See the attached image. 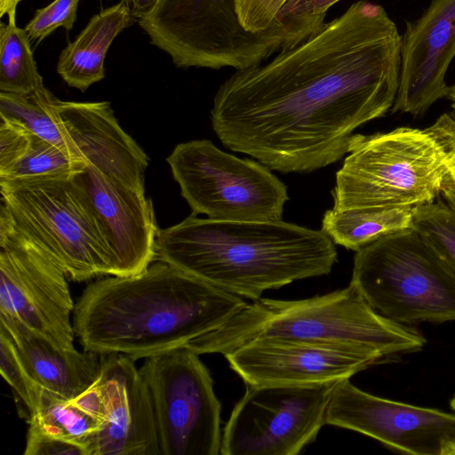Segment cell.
Returning a JSON list of instances; mask_svg holds the SVG:
<instances>
[{"instance_id": "obj_25", "label": "cell", "mask_w": 455, "mask_h": 455, "mask_svg": "<svg viewBox=\"0 0 455 455\" xmlns=\"http://www.w3.org/2000/svg\"><path fill=\"white\" fill-rule=\"evenodd\" d=\"M416 231L455 275V208L441 196L414 208Z\"/></svg>"}, {"instance_id": "obj_12", "label": "cell", "mask_w": 455, "mask_h": 455, "mask_svg": "<svg viewBox=\"0 0 455 455\" xmlns=\"http://www.w3.org/2000/svg\"><path fill=\"white\" fill-rule=\"evenodd\" d=\"M64 271L0 207V313L63 348H74L75 305Z\"/></svg>"}, {"instance_id": "obj_32", "label": "cell", "mask_w": 455, "mask_h": 455, "mask_svg": "<svg viewBox=\"0 0 455 455\" xmlns=\"http://www.w3.org/2000/svg\"><path fill=\"white\" fill-rule=\"evenodd\" d=\"M428 128L443 148L446 181L455 185V114L443 113Z\"/></svg>"}, {"instance_id": "obj_13", "label": "cell", "mask_w": 455, "mask_h": 455, "mask_svg": "<svg viewBox=\"0 0 455 455\" xmlns=\"http://www.w3.org/2000/svg\"><path fill=\"white\" fill-rule=\"evenodd\" d=\"M325 423L358 432L408 454L455 455V412L376 396L349 379L334 384Z\"/></svg>"}, {"instance_id": "obj_5", "label": "cell", "mask_w": 455, "mask_h": 455, "mask_svg": "<svg viewBox=\"0 0 455 455\" xmlns=\"http://www.w3.org/2000/svg\"><path fill=\"white\" fill-rule=\"evenodd\" d=\"M446 180L443 150L428 127L356 133L336 172L332 209L414 208L440 196Z\"/></svg>"}, {"instance_id": "obj_1", "label": "cell", "mask_w": 455, "mask_h": 455, "mask_svg": "<svg viewBox=\"0 0 455 455\" xmlns=\"http://www.w3.org/2000/svg\"><path fill=\"white\" fill-rule=\"evenodd\" d=\"M402 36L383 6L360 0L267 62L218 89L212 129L271 171L305 173L347 154L354 132L395 103Z\"/></svg>"}, {"instance_id": "obj_3", "label": "cell", "mask_w": 455, "mask_h": 455, "mask_svg": "<svg viewBox=\"0 0 455 455\" xmlns=\"http://www.w3.org/2000/svg\"><path fill=\"white\" fill-rule=\"evenodd\" d=\"M156 260L256 300L267 290L328 275L338 253L322 229L283 220L222 221L191 214L159 229Z\"/></svg>"}, {"instance_id": "obj_2", "label": "cell", "mask_w": 455, "mask_h": 455, "mask_svg": "<svg viewBox=\"0 0 455 455\" xmlns=\"http://www.w3.org/2000/svg\"><path fill=\"white\" fill-rule=\"evenodd\" d=\"M246 301L168 263L90 283L75 305L84 350L134 361L186 347L225 323Z\"/></svg>"}, {"instance_id": "obj_17", "label": "cell", "mask_w": 455, "mask_h": 455, "mask_svg": "<svg viewBox=\"0 0 455 455\" xmlns=\"http://www.w3.org/2000/svg\"><path fill=\"white\" fill-rule=\"evenodd\" d=\"M100 358L104 419L92 455H161L151 398L135 361L116 353Z\"/></svg>"}, {"instance_id": "obj_9", "label": "cell", "mask_w": 455, "mask_h": 455, "mask_svg": "<svg viewBox=\"0 0 455 455\" xmlns=\"http://www.w3.org/2000/svg\"><path fill=\"white\" fill-rule=\"evenodd\" d=\"M138 21L151 44L178 68L239 70L266 61L283 47L273 36L245 31L235 0H159Z\"/></svg>"}, {"instance_id": "obj_11", "label": "cell", "mask_w": 455, "mask_h": 455, "mask_svg": "<svg viewBox=\"0 0 455 455\" xmlns=\"http://www.w3.org/2000/svg\"><path fill=\"white\" fill-rule=\"evenodd\" d=\"M246 384L224 427L221 455H297L325 423L334 384Z\"/></svg>"}, {"instance_id": "obj_15", "label": "cell", "mask_w": 455, "mask_h": 455, "mask_svg": "<svg viewBox=\"0 0 455 455\" xmlns=\"http://www.w3.org/2000/svg\"><path fill=\"white\" fill-rule=\"evenodd\" d=\"M74 177L112 251L116 275L145 270L156 260L160 229L151 199L93 166H86Z\"/></svg>"}, {"instance_id": "obj_36", "label": "cell", "mask_w": 455, "mask_h": 455, "mask_svg": "<svg viewBox=\"0 0 455 455\" xmlns=\"http://www.w3.org/2000/svg\"><path fill=\"white\" fill-rule=\"evenodd\" d=\"M446 99L451 101V107L455 114V84L449 86V91Z\"/></svg>"}, {"instance_id": "obj_28", "label": "cell", "mask_w": 455, "mask_h": 455, "mask_svg": "<svg viewBox=\"0 0 455 455\" xmlns=\"http://www.w3.org/2000/svg\"><path fill=\"white\" fill-rule=\"evenodd\" d=\"M0 371L29 411L33 414L38 406L41 387L28 373L20 361L12 342L0 329Z\"/></svg>"}, {"instance_id": "obj_27", "label": "cell", "mask_w": 455, "mask_h": 455, "mask_svg": "<svg viewBox=\"0 0 455 455\" xmlns=\"http://www.w3.org/2000/svg\"><path fill=\"white\" fill-rule=\"evenodd\" d=\"M288 2L289 0H235L239 24L249 33L268 34L282 40L283 49L294 46L298 43L278 22L280 13Z\"/></svg>"}, {"instance_id": "obj_21", "label": "cell", "mask_w": 455, "mask_h": 455, "mask_svg": "<svg viewBox=\"0 0 455 455\" xmlns=\"http://www.w3.org/2000/svg\"><path fill=\"white\" fill-rule=\"evenodd\" d=\"M414 208L354 211L331 208L324 212L321 229L335 244L357 251L383 236L411 228Z\"/></svg>"}, {"instance_id": "obj_37", "label": "cell", "mask_w": 455, "mask_h": 455, "mask_svg": "<svg viewBox=\"0 0 455 455\" xmlns=\"http://www.w3.org/2000/svg\"><path fill=\"white\" fill-rule=\"evenodd\" d=\"M451 407L453 410V411L455 412V395L453 396V398L451 401Z\"/></svg>"}, {"instance_id": "obj_20", "label": "cell", "mask_w": 455, "mask_h": 455, "mask_svg": "<svg viewBox=\"0 0 455 455\" xmlns=\"http://www.w3.org/2000/svg\"><path fill=\"white\" fill-rule=\"evenodd\" d=\"M134 20L122 0L92 17L60 52L58 74L68 86L81 92L103 79L104 60L111 43Z\"/></svg>"}, {"instance_id": "obj_34", "label": "cell", "mask_w": 455, "mask_h": 455, "mask_svg": "<svg viewBox=\"0 0 455 455\" xmlns=\"http://www.w3.org/2000/svg\"><path fill=\"white\" fill-rule=\"evenodd\" d=\"M21 0H0V17L4 14L8 16V20H15L16 7Z\"/></svg>"}, {"instance_id": "obj_6", "label": "cell", "mask_w": 455, "mask_h": 455, "mask_svg": "<svg viewBox=\"0 0 455 455\" xmlns=\"http://www.w3.org/2000/svg\"><path fill=\"white\" fill-rule=\"evenodd\" d=\"M74 176L0 180L1 203L68 280L116 275L112 251Z\"/></svg>"}, {"instance_id": "obj_26", "label": "cell", "mask_w": 455, "mask_h": 455, "mask_svg": "<svg viewBox=\"0 0 455 455\" xmlns=\"http://www.w3.org/2000/svg\"><path fill=\"white\" fill-rule=\"evenodd\" d=\"M85 167V164L76 161L52 143L33 134L31 146L26 156L8 176L0 180L74 176Z\"/></svg>"}, {"instance_id": "obj_29", "label": "cell", "mask_w": 455, "mask_h": 455, "mask_svg": "<svg viewBox=\"0 0 455 455\" xmlns=\"http://www.w3.org/2000/svg\"><path fill=\"white\" fill-rule=\"evenodd\" d=\"M79 2L80 0H54L49 5L38 9L24 28L30 42L40 43L60 27L70 30L76 20Z\"/></svg>"}, {"instance_id": "obj_19", "label": "cell", "mask_w": 455, "mask_h": 455, "mask_svg": "<svg viewBox=\"0 0 455 455\" xmlns=\"http://www.w3.org/2000/svg\"><path fill=\"white\" fill-rule=\"evenodd\" d=\"M0 329L9 336L33 379L66 399L79 395L100 376V354L60 347L19 320L1 313Z\"/></svg>"}, {"instance_id": "obj_33", "label": "cell", "mask_w": 455, "mask_h": 455, "mask_svg": "<svg viewBox=\"0 0 455 455\" xmlns=\"http://www.w3.org/2000/svg\"><path fill=\"white\" fill-rule=\"evenodd\" d=\"M127 7L131 15L140 20L149 15L159 0H122Z\"/></svg>"}, {"instance_id": "obj_35", "label": "cell", "mask_w": 455, "mask_h": 455, "mask_svg": "<svg viewBox=\"0 0 455 455\" xmlns=\"http://www.w3.org/2000/svg\"><path fill=\"white\" fill-rule=\"evenodd\" d=\"M441 196L453 208H455V185L445 182Z\"/></svg>"}, {"instance_id": "obj_8", "label": "cell", "mask_w": 455, "mask_h": 455, "mask_svg": "<svg viewBox=\"0 0 455 455\" xmlns=\"http://www.w3.org/2000/svg\"><path fill=\"white\" fill-rule=\"evenodd\" d=\"M166 161L195 215L222 221L283 218L287 187L259 161L226 153L209 140L180 143Z\"/></svg>"}, {"instance_id": "obj_24", "label": "cell", "mask_w": 455, "mask_h": 455, "mask_svg": "<svg viewBox=\"0 0 455 455\" xmlns=\"http://www.w3.org/2000/svg\"><path fill=\"white\" fill-rule=\"evenodd\" d=\"M44 86L25 29L0 23V92L30 94Z\"/></svg>"}, {"instance_id": "obj_30", "label": "cell", "mask_w": 455, "mask_h": 455, "mask_svg": "<svg viewBox=\"0 0 455 455\" xmlns=\"http://www.w3.org/2000/svg\"><path fill=\"white\" fill-rule=\"evenodd\" d=\"M32 136L19 122L0 116V178L8 176L26 156Z\"/></svg>"}, {"instance_id": "obj_23", "label": "cell", "mask_w": 455, "mask_h": 455, "mask_svg": "<svg viewBox=\"0 0 455 455\" xmlns=\"http://www.w3.org/2000/svg\"><path fill=\"white\" fill-rule=\"evenodd\" d=\"M44 432L80 445L92 455L100 422L72 400L42 388L36 411L29 416Z\"/></svg>"}, {"instance_id": "obj_4", "label": "cell", "mask_w": 455, "mask_h": 455, "mask_svg": "<svg viewBox=\"0 0 455 455\" xmlns=\"http://www.w3.org/2000/svg\"><path fill=\"white\" fill-rule=\"evenodd\" d=\"M261 338L345 344L365 350L380 361L419 351L427 343L419 331L378 314L349 284L309 299L246 301L220 327L186 347L197 355H224Z\"/></svg>"}, {"instance_id": "obj_16", "label": "cell", "mask_w": 455, "mask_h": 455, "mask_svg": "<svg viewBox=\"0 0 455 455\" xmlns=\"http://www.w3.org/2000/svg\"><path fill=\"white\" fill-rule=\"evenodd\" d=\"M455 57V0H431L425 12L405 22L399 85L391 113L421 116L446 98L445 76Z\"/></svg>"}, {"instance_id": "obj_31", "label": "cell", "mask_w": 455, "mask_h": 455, "mask_svg": "<svg viewBox=\"0 0 455 455\" xmlns=\"http://www.w3.org/2000/svg\"><path fill=\"white\" fill-rule=\"evenodd\" d=\"M25 455H89L86 449L41 430L28 422Z\"/></svg>"}, {"instance_id": "obj_14", "label": "cell", "mask_w": 455, "mask_h": 455, "mask_svg": "<svg viewBox=\"0 0 455 455\" xmlns=\"http://www.w3.org/2000/svg\"><path fill=\"white\" fill-rule=\"evenodd\" d=\"M224 356L245 384L255 386L332 383L380 362L349 345L276 338L251 340Z\"/></svg>"}, {"instance_id": "obj_10", "label": "cell", "mask_w": 455, "mask_h": 455, "mask_svg": "<svg viewBox=\"0 0 455 455\" xmlns=\"http://www.w3.org/2000/svg\"><path fill=\"white\" fill-rule=\"evenodd\" d=\"M199 355L181 347L140 369L149 392L161 455L220 454L221 403Z\"/></svg>"}, {"instance_id": "obj_22", "label": "cell", "mask_w": 455, "mask_h": 455, "mask_svg": "<svg viewBox=\"0 0 455 455\" xmlns=\"http://www.w3.org/2000/svg\"><path fill=\"white\" fill-rule=\"evenodd\" d=\"M54 99L52 92L44 86L26 95L0 92V116L19 122L33 134L84 164L61 129L54 108Z\"/></svg>"}, {"instance_id": "obj_7", "label": "cell", "mask_w": 455, "mask_h": 455, "mask_svg": "<svg viewBox=\"0 0 455 455\" xmlns=\"http://www.w3.org/2000/svg\"><path fill=\"white\" fill-rule=\"evenodd\" d=\"M349 284L390 321L409 326L455 321V275L411 228L357 251Z\"/></svg>"}, {"instance_id": "obj_18", "label": "cell", "mask_w": 455, "mask_h": 455, "mask_svg": "<svg viewBox=\"0 0 455 455\" xmlns=\"http://www.w3.org/2000/svg\"><path fill=\"white\" fill-rule=\"evenodd\" d=\"M54 108L61 129L86 166L145 192L148 157L120 126L108 102L62 101L55 97Z\"/></svg>"}]
</instances>
